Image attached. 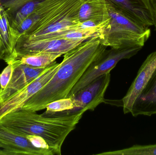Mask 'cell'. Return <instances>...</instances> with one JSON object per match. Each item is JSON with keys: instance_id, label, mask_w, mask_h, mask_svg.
I'll list each match as a JSON object with an SVG mask.
<instances>
[{"instance_id": "obj_1", "label": "cell", "mask_w": 156, "mask_h": 155, "mask_svg": "<svg viewBox=\"0 0 156 155\" xmlns=\"http://www.w3.org/2000/svg\"><path fill=\"white\" fill-rule=\"evenodd\" d=\"M99 38L92 37L64 54L52 79L26 102L22 109L37 112L50 103L67 98L87 68L106 50Z\"/></svg>"}, {"instance_id": "obj_2", "label": "cell", "mask_w": 156, "mask_h": 155, "mask_svg": "<svg viewBox=\"0 0 156 155\" xmlns=\"http://www.w3.org/2000/svg\"><path fill=\"white\" fill-rule=\"evenodd\" d=\"M83 113L48 117L36 112L17 110L0 118V125L13 133L26 137L36 135L44 138L55 154L61 155L63 143L76 128Z\"/></svg>"}, {"instance_id": "obj_3", "label": "cell", "mask_w": 156, "mask_h": 155, "mask_svg": "<svg viewBox=\"0 0 156 155\" xmlns=\"http://www.w3.org/2000/svg\"><path fill=\"white\" fill-rule=\"evenodd\" d=\"M108 12L109 22L97 36L101 43L111 48L143 47L151 35L149 27L132 20L109 3Z\"/></svg>"}, {"instance_id": "obj_4", "label": "cell", "mask_w": 156, "mask_h": 155, "mask_svg": "<svg viewBox=\"0 0 156 155\" xmlns=\"http://www.w3.org/2000/svg\"><path fill=\"white\" fill-rule=\"evenodd\" d=\"M85 0H66L29 28L18 39L39 40L48 35L80 28L78 12Z\"/></svg>"}, {"instance_id": "obj_5", "label": "cell", "mask_w": 156, "mask_h": 155, "mask_svg": "<svg viewBox=\"0 0 156 155\" xmlns=\"http://www.w3.org/2000/svg\"><path fill=\"white\" fill-rule=\"evenodd\" d=\"M143 47L111 48L105 50L103 54L94 62L84 72L73 87L67 97L74 96L78 92L104 74L110 72L118 62L122 59H129L136 55Z\"/></svg>"}, {"instance_id": "obj_6", "label": "cell", "mask_w": 156, "mask_h": 155, "mask_svg": "<svg viewBox=\"0 0 156 155\" xmlns=\"http://www.w3.org/2000/svg\"><path fill=\"white\" fill-rule=\"evenodd\" d=\"M111 77L110 72L99 76L71 97L74 102L73 109L52 114L48 116L69 115L80 112L84 113L88 110L94 111L100 104L105 102V95Z\"/></svg>"}, {"instance_id": "obj_7", "label": "cell", "mask_w": 156, "mask_h": 155, "mask_svg": "<svg viewBox=\"0 0 156 155\" xmlns=\"http://www.w3.org/2000/svg\"><path fill=\"white\" fill-rule=\"evenodd\" d=\"M56 62L47 67L35 79L0 103V118L9 113L20 110L26 102L52 79L60 66Z\"/></svg>"}, {"instance_id": "obj_8", "label": "cell", "mask_w": 156, "mask_h": 155, "mask_svg": "<svg viewBox=\"0 0 156 155\" xmlns=\"http://www.w3.org/2000/svg\"><path fill=\"white\" fill-rule=\"evenodd\" d=\"M86 40L85 39H50L25 41L18 39L12 53L24 55L46 52L64 55Z\"/></svg>"}, {"instance_id": "obj_9", "label": "cell", "mask_w": 156, "mask_h": 155, "mask_svg": "<svg viewBox=\"0 0 156 155\" xmlns=\"http://www.w3.org/2000/svg\"><path fill=\"white\" fill-rule=\"evenodd\" d=\"M0 155H54L50 149L37 148L26 137L0 125Z\"/></svg>"}, {"instance_id": "obj_10", "label": "cell", "mask_w": 156, "mask_h": 155, "mask_svg": "<svg viewBox=\"0 0 156 155\" xmlns=\"http://www.w3.org/2000/svg\"><path fill=\"white\" fill-rule=\"evenodd\" d=\"M156 67V51L148 56L139 69L126 95L120 101L124 114L131 113L136 97L146 84Z\"/></svg>"}, {"instance_id": "obj_11", "label": "cell", "mask_w": 156, "mask_h": 155, "mask_svg": "<svg viewBox=\"0 0 156 155\" xmlns=\"http://www.w3.org/2000/svg\"><path fill=\"white\" fill-rule=\"evenodd\" d=\"M135 22L149 26L154 20L148 0H104Z\"/></svg>"}, {"instance_id": "obj_12", "label": "cell", "mask_w": 156, "mask_h": 155, "mask_svg": "<svg viewBox=\"0 0 156 155\" xmlns=\"http://www.w3.org/2000/svg\"><path fill=\"white\" fill-rule=\"evenodd\" d=\"M13 66V71L10 82L6 88L0 93V103L5 101L39 76L46 68H37L26 64Z\"/></svg>"}, {"instance_id": "obj_13", "label": "cell", "mask_w": 156, "mask_h": 155, "mask_svg": "<svg viewBox=\"0 0 156 155\" xmlns=\"http://www.w3.org/2000/svg\"><path fill=\"white\" fill-rule=\"evenodd\" d=\"M130 113L134 117L156 114V67L134 102Z\"/></svg>"}, {"instance_id": "obj_14", "label": "cell", "mask_w": 156, "mask_h": 155, "mask_svg": "<svg viewBox=\"0 0 156 155\" xmlns=\"http://www.w3.org/2000/svg\"><path fill=\"white\" fill-rule=\"evenodd\" d=\"M45 0H0L12 29H14Z\"/></svg>"}, {"instance_id": "obj_15", "label": "cell", "mask_w": 156, "mask_h": 155, "mask_svg": "<svg viewBox=\"0 0 156 155\" xmlns=\"http://www.w3.org/2000/svg\"><path fill=\"white\" fill-rule=\"evenodd\" d=\"M66 0H45L30 14L25 18L21 23L14 29L12 33L17 41L18 38L38 21L44 18Z\"/></svg>"}, {"instance_id": "obj_16", "label": "cell", "mask_w": 156, "mask_h": 155, "mask_svg": "<svg viewBox=\"0 0 156 155\" xmlns=\"http://www.w3.org/2000/svg\"><path fill=\"white\" fill-rule=\"evenodd\" d=\"M108 5L109 3L104 0H85L78 12L80 22L92 21L103 23L109 21Z\"/></svg>"}, {"instance_id": "obj_17", "label": "cell", "mask_w": 156, "mask_h": 155, "mask_svg": "<svg viewBox=\"0 0 156 155\" xmlns=\"http://www.w3.org/2000/svg\"><path fill=\"white\" fill-rule=\"evenodd\" d=\"M62 55H63L59 53L46 52L24 55L12 53L4 61L7 64L12 66L26 64L37 68H46Z\"/></svg>"}, {"instance_id": "obj_18", "label": "cell", "mask_w": 156, "mask_h": 155, "mask_svg": "<svg viewBox=\"0 0 156 155\" xmlns=\"http://www.w3.org/2000/svg\"><path fill=\"white\" fill-rule=\"evenodd\" d=\"M17 41L15 39L12 32L7 15L2 9L0 15V45L4 52L5 60L12 53Z\"/></svg>"}, {"instance_id": "obj_19", "label": "cell", "mask_w": 156, "mask_h": 155, "mask_svg": "<svg viewBox=\"0 0 156 155\" xmlns=\"http://www.w3.org/2000/svg\"><path fill=\"white\" fill-rule=\"evenodd\" d=\"M95 155H156V144L147 145H135L128 148L99 153Z\"/></svg>"}, {"instance_id": "obj_20", "label": "cell", "mask_w": 156, "mask_h": 155, "mask_svg": "<svg viewBox=\"0 0 156 155\" xmlns=\"http://www.w3.org/2000/svg\"><path fill=\"white\" fill-rule=\"evenodd\" d=\"M74 107V102L71 97L59 99L50 103L46 107L45 112L43 115L48 116L52 114L71 110Z\"/></svg>"}, {"instance_id": "obj_21", "label": "cell", "mask_w": 156, "mask_h": 155, "mask_svg": "<svg viewBox=\"0 0 156 155\" xmlns=\"http://www.w3.org/2000/svg\"><path fill=\"white\" fill-rule=\"evenodd\" d=\"M13 69L12 65L8 64L0 74V87L2 91L6 88L10 82Z\"/></svg>"}, {"instance_id": "obj_22", "label": "cell", "mask_w": 156, "mask_h": 155, "mask_svg": "<svg viewBox=\"0 0 156 155\" xmlns=\"http://www.w3.org/2000/svg\"><path fill=\"white\" fill-rule=\"evenodd\" d=\"M26 138L37 148L51 150L45 140L41 136L36 135H27Z\"/></svg>"}, {"instance_id": "obj_23", "label": "cell", "mask_w": 156, "mask_h": 155, "mask_svg": "<svg viewBox=\"0 0 156 155\" xmlns=\"http://www.w3.org/2000/svg\"><path fill=\"white\" fill-rule=\"evenodd\" d=\"M154 20V25L156 30V0H148Z\"/></svg>"}, {"instance_id": "obj_24", "label": "cell", "mask_w": 156, "mask_h": 155, "mask_svg": "<svg viewBox=\"0 0 156 155\" xmlns=\"http://www.w3.org/2000/svg\"><path fill=\"white\" fill-rule=\"evenodd\" d=\"M5 58V53L0 45V60H4Z\"/></svg>"}, {"instance_id": "obj_25", "label": "cell", "mask_w": 156, "mask_h": 155, "mask_svg": "<svg viewBox=\"0 0 156 155\" xmlns=\"http://www.w3.org/2000/svg\"><path fill=\"white\" fill-rule=\"evenodd\" d=\"M2 6L0 5V15H1V12H2Z\"/></svg>"}, {"instance_id": "obj_26", "label": "cell", "mask_w": 156, "mask_h": 155, "mask_svg": "<svg viewBox=\"0 0 156 155\" xmlns=\"http://www.w3.org/2000/svg\"><path fill=\"white\" fill-rule=\"evenodd\" d=\"M1 91H2V90H1V87H0V93H1Z\"/></svg>"}, {"instance_id": "obj_27", "label": "cell", "mask_w": 156, "mask_h": 155, "mask_svg": "<svg viewBox=\"0 0 156 155\" xmlns=\"http://www.w3.org/2000/svg\"></svg>"}]
</instances>
